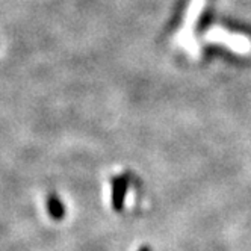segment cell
I'll list each match as a JSON object with an SVG mask.
<instances>
[{"label": "cell", "mask_w": 251, "mask_h": 251, "mask_svg": "<svg viewBox=\"0 0 251 251\" xmlns=\"http://www.w3.org/2000/svg\"><path fill=\"white\" fill-rule=\"evenodd\" d=\"M207 38L212 43L224 44L230 50L236 51L238 55H248L251 51V40L244 33L227 32L223 27H213L212 30H209Z\"/></svg>", "instance_id": "cell-1"}, {"label": "cell", "mask_w": 251, "mask_h": 251, "mask_svg": "<svg viewBox=\"0 0 251 251\" xmlns=\"http://www.w3.org/2000/svg\"><path fill=\"white\" fill-rule=\"evenodd\" d=\"M126 192H127V180L124 177H117L112 183V206L117 212L124 206Z\"/></svg>", "instance_id": "cell-2"}, {"label": "cell", "mask_w": 251, "mask_h": 251, "mask_svg": "<svg viewBox=\"0 0 251 251\" xmlns=\"http://www.w3.org/2000/svg\"><path fill=\"white\" fill-rule=\"evenodd\" d=\"M47 209H49V213H50V217L53 220H61L64 218V215H65V207L62 204V201L58 199L56 195H49V199H47Z\"/></svg>", "instance_id": "cell-3"}, {"label": "cell", "mask_w": 251, "mask_h": 251, "mask_svg": "<svg viewBox=\"0 0 251 251\" xmlns=\"http://www.w3.org/2000/svg\"><path fill=\"white\" fill-rule=\"evenodd\" d=\"M139 251H151V250H150L147 245H144V247H141V248H139Z\"/></svg>", "instance_id": "cell-4"}]
</instances>
